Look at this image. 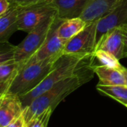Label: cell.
Returning a JSON list of instances; mask_svg holds the SVG:
<instances>
[{
  "label": "cell",
  "mask_w": 127,
  "mask_h": 127,
  "mask_svg": "<svg viewBox=\"0 0 127 127\" xmlns=\"http://www.w3.org/2000/svg\"><path fill=\"white\" fill-rule=\"evenodd\" d=\"M123 38H124V58H127V23L122 26Z\"/></svg>",
  "instance_id": "obj_24"
},
{
  "label": "cell",
  "mask_w": 127,
  "mask_h": 127,
  "mask_svg": "<svg viewBox=\"0 0 127 127\" xmlns=\"http://www.w3.org/2000/svg\"><path fill=\"white\" fill-rule=\"evenodd\" d=\"M87 25L88 23L80 17L63 20L57 28V32L61 39L67 42L82 32Z\"/></svg>",
  "instance_id": "obj_15"
},
{
  "label": "cell",
  "mask_w": 127,
  "mask_h": 127,
  "mask_svg": "<svg viewBox=\"0 0 127 127\" xmlns=\"http://www.w3.org/2000/svg\"><path fill=\"white\" fill-rule=\"evenodd\" d=\"M14 61V46L3 44L0 46V65L7 62Z\"/></svg>",
  "instance_id": "obj_20"
},
{
  "label": "cell",
  "mask_w": 127,
  "mask_h": 127,
  "mask_svg": "<svg viewBox=\"0 0 127 127\" xmlns=\"http://www.w3.org/2000/svg\"><path fill=\"white\" fill-rule=\"evenodd\" d=\"M25 120L23 117V115L22 114L14 120H13L9 125H8L6 127H25Z\"/></svg>",
  "instance_id": "obj_22"
},
{
  "label": "cell",
  "mask_w": 127,
  "mask_h": 127,
  "mask_svg": "<svg viewBox=\"0 0 127 127\" xmlns=\"http://www.w3.org/2000/svg\"><path fill=\"white\" fill-rule=\"evenodd\" d=\"M94 58H96L99 62L101 64V65L111 67L114 69H117L120 70H124L125 67L120 63V60L117 59L115 56L112 54L102 50V49H96L94 52Z\"/></svg>",
  "instance_id": "obj_18"
},
{
  "label": "cell",
  "mask_w": 127,
  "mask_h": 127,
  "mask_svg": "<svg viewBox=\"0 0 127 127\" xmlns=\"http://www.w3.org/2000/svg\"><path fill=\"white\" fill-rule=\"evenodd\" d=\"M18 7L11 5L8 11L0 16V46L8 43L11 35L18 30Z\"/></svg>",
  "instance_id": "obj_13"
},
{
  "label": "cell",
  "mask_w": 127,
  "mask_h": 127,
  "mask_svg": "<svg viewBox=\"0 0 127 127\" xmlns=\"http://www.w3.org/2000/svg\"><path fill=\"white\" fill-rule=\"evenodd\" d=\"M91 68L99 77V82L98 85H125L124 70H120L103 65H91Z\"/></svg>",
  "instance_id": "obj_14"
},
{
  "label": "cell",
  "mask_w": 127,
  "mask_h": 127,
  "mask_svg": "<svg viewBox=\"0 0 127 127\" xmlns=\"http://www.w3.org/2000/svg\"><path fill=\"white\" fill-rule=\"evenodd\" d=\"M120 0H88L79 17L88 24L98 21L110 13Z\"/></svg>",
  "instance_id": "obj_10"
},
{
  "label": "cell",
  "mask_w": 127,
  "mask_h": 127,
  "mask_svg": "<svg viewBox=\"0 0 127 127\" xmlns=\"http://www.w3.org/2000/svg\"><path fill=\"white\" fill-rule=\"evenodd\" d=\"M94 55V53L62 54L55 61L53 69L46 78L33 90L20 96V99L25 109L37 96L45 93L59 82L76 74L82 68L85 61Z\"/></svg>",
  "instance_id": "obj_2"
},
{
  "label": "cell",
  "mask_w": 127,
  "mask_h": 127,
  "mask_svg": "<svg viewBox=\"0 0 127 127\" xmlns=\"http://www.w3.org/2000/svg\"><path fill=\"white\" fill-rule=\"evenodd\" d=\"M124 48L123 29L122 26H119L113 29L105 34L100 40L96 49L106 51L120 60L124 58Z\"/></svg>",
  "instance_id": "obj_11"
},
{
  "label": "cell",
  "mask_w": 127,
  "mask_h": 127,
  "mask_svg": "<svg viewBox=\"0 0 127 127\" xmlns=\"http://www.w3.org/2000/svg\"><path fill=\"white\" fill-rule=\"evenodd\" d=\"M11 5L9 0H0V16L8 11Z\"/></svg>",
  "instance_id": "obj_23"
},
{
  "label": "cell",
  "mask_w": 127,
  "mask_h": 127,
  "mask_svg": "<svg viewBox=\"0 0 127 127\" xmlns=\"http://www.w3.org/2000/svg\"><path fill=\"white\" fill-rule=\"evenodd\" d=\"M23 111L19 96L8 91L0 94V127H6L21 116Z\"/></svg>",
  "instance_id": "obj_9"
},
{
  "label": "cell",
  "mask_w": 127,
  "mask_h": 127,
  "mask_svg": "<svg viewBox=\"0 0 127 127\" xmlns=\"http://www.w3.org/2000/svg\"><path fill=\"white\" fill-rule=\"evenodd\" d=\"M20 63L11 61L0 65V94L5 92L14 79Z\"/></svg>",
  "instance_id": "obj_16"
},
{
  "label": "cell",
  "mask_w": 127,
  "mask_h": 127,
  "mask_svg": "<svg viewBox=\"0 0 127 127\" xmlns=\"http://www.w3.org/2000/svg\"><path fill=\"white\" fill-rule=\"evenodd\" d=\"M96 90L124 106H127V87L126 85H97Z\"/></svg>",
  "instance_id": "obj_17"
},
{
  "label": "cell",
  "mask_w": 127,
  "mask_h": 127,
  "mask_svg": "<svg viewBox=\"0 0 127 127\" xmlns=\"http://www.w3.org/2000/svg\"><path fill=\"white\" fill-rule=\"evenodd\" d=\"M126 108H127V106H126Z\"/></svg>",
  "instance_id": "obj_26"
},
{
  "label": "cell",
  "mask_w": 127,
  "mask_h": 127,
  "mask_svg": "<svg viewBox=\"0 0 127 127\" xmlns=\"http://www.w3.org/2000/svg\"><path fill=\"white\" fill-rule=\"evenodd\" d=\"M59 56H54L41 61L29 59L21 62L20 68L6 91L23 96L37 87L53 69Z\"/></svg>",
  "instance_id": "obj_3"
},
{
  "label": "cell",
  "mask_w": 127,
  "mask_h": 127,
  "mask_svg": "<svg viewBox=\"0 0 127 127\" xmlns=\"http://www.w3.org/2000/svg\"><path fill=\"white\" fill-rule=\"evenodd\" d=\"M88 0H52L50 5L55 9L57 17L61 20L79 17Z\"/></svg>",
  "instance_id": "obj_12"
},
{
  "label": "cell",
  "mask_w": 127,
  "mask_h": 127,
  "mask_svg": "<svg viewBox=\"0 0 127 127\" xmlns=\"http://www.w3.org/2000/svg\"><path fill=\"white\" fill-rule=\"evenodd\" d=\"M62 20H63L58 18L56 14L55 20L50 29L46 40L40 49L30 58L31 59L34 61H41L50 57L59 56L63 54V50L67 41L61 39L57 32V28Z\"/></svg>",
  "instance_id": "obj_8"
},
{
  "label": "cell",
  "mask_w": 127,
  "mask_h": 127,
  "mask_svg": "<svg viewBox=\"0 0 127 127\" xmlns=\"http://www.w3.org/2000/svg\"><path fill=\"white\" fill-rule=\"evenodd\" d=\"M124 76H125V85L127 87V69L124 70Z\"/></svg>",
  "instance_id": "obj_25"
},
{
  "label": "cell",
  "mask_w": 127,
  "mask_h": 127,
  "mask_svg": "<svg viewBox=\"0 0 127 127\" xmlns=\"http://www.w3.org/2000/svg\"><path fill=\"white\" fill-rule=\"evenodd\" d=\"M127 23V0H120L115 8L96 22L94 52L106 33Z\"/></svg>",
  "instance_id": "obj_6"
},
{
  "label": "cell",
  "mask_w": 127,
  "mask_h": 127,
  "mask_svg": "<svg viewBox=\"0 0 127 127\" xmlns=\"http://www.w3.org/2000/svg\"><path fill=\"white\" fill-rule=\"evenodd\" d=\"M53 110L52 108L46 109L43 113L32 118L25 124V127H47L49 118Z\"/></svg>",
  "instance_id": "obj_19"
},
{
  "label": "cell",
  "mask_w": 127,
  "mask_h": 127,
  "mask_svg": "<svg viewBox=\"0 0 127 127\" xmlns=\"http://www.w3.org/2000/svg\"><path fill=\"white\" fill-rule=\"evenodd\" d=\"M49 3L19 8L17 15L18 30L29 32L45 20L56 14L55 9Z\"/></svg>",
  "instance_id": "obj_5"
},
{
  "label": "cell",
  "mask_w": 127,
  "mask_h": 127,
  "mask_svg": "<svg viewBox=\"0 0 127 127\" xmlns=\"http://www.w3.org/2000/svg\"><path fill=\"white\" fill-rule=\"evenodd\" d=\"M96 22H93L79 34L68 40L64 48L63 54L94 53Z\"/></svg>",
  "instance_id": "obj_7"
},
{
  "label": "cell",
  "mask_w": 127,
  "mask_h": 127,
  "mask_svg": "<svg viewBox=\"0 0 127 127\" xmlns=\"http://www.w3.org/2000/svg\"><path fill=\"white\" fill-rule=\"evenodd\" d=\"M56 14L49 17L34 29L28 32L26 37L14 46V61L25 62L32 57L43 46L55 20Z\"/></svg>",
  "instance_id": "obj_4"
},
{
  "label": "cell",
  "mask_w": 127,
  "mask_h": 127,
  "mask_svg": "<svg viewBox=\"0 0 127 127\" xmlns=\"http://www.w3.org/2000/svg\"><path fill=\"white\" fill-rule=\"evenodd\" d=\"M94 73L91 64L88 68L82 66L76 74L59 82L49 90L35 98L23 111V115L25 123L48 108H52L54 111L57 105L68 95L89 82L93 78Z\"/></svg>",
  "instance_id": "obj_1"
},
{
  "label": "cell",
  "mask_w": 127,
  "mask_h": 127,
  "mask_svg": "<svg viewBox=\"0 0 127 127\" xmlns=\"http://www.w3.org/2000/svg\"><path fill=\"white\" fill-rule=\"evenodd\" d=\"M52 0H9L11 5L17 6L18 8H26L40 4L49 3Z\"/></svg>",
  "instance_id": "obj_21"
}]
</instances>
